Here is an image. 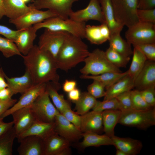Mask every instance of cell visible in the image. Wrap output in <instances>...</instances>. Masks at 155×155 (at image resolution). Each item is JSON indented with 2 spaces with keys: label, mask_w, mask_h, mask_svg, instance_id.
<instances>
[{
  "label": "cell",
  "mask_w": 155,
  "mask_h": 155,
  "mask_svg": "<svg viewBox=\"0 0 155 155\" xmlns=\"http://www.w3.org/2000/svg\"><path fill=\"white\" fill-rule=\"evenodd\" d=\"M37 120L46 123L55 122L59 113L50 99L46 90L31 105Z\"/></svg>",
  "instance_id": "cell-8"
},
{
  "label": "cell",
  "mask_w": 155,
  "mask_h": 155,
  "mask_svg": "<svg viewBox=\"0 0 155 155\" xmlns=\"http://www.w3.org/2000/svg\"><path fill=\"white\" fill-rule=\"evenodd\" d=\"M39 38L38 46L55 59L66 38L69 33L44 28Z\"/></svg>",
  "instance_id": "cell-9"
},
{
  "label": "cell",
  "mask_w": 155,
  "mask_h": 155,
  "mask_svg": "<svg viewBox=\"0 0 155 155\" xmlns=\"http://www.w3.org/2000/svg\"><path fill=\"white\" fill-rule=\"evenodd\" d=\"M131 93L133 109L145 110L153 108L151 106L146 102L142 96L139 91L136 89L131 90Z\"/></svg>",
  "instance_id": "cell-38"
},
{
  "label": "cell",
  "mask_w": 155,
  "mask_h": 155,
  "mask_svg": "<svg viewBox=\"0 0 155 155\" xmlns=\"http://www.w3.org/2000/svg\"><path fill=\"white\" fill-rule=\"evenodd\" d=\"M55 122L46 123L36 120L26 131L17 137L18 141L29 135L39 136L43 140L54 132Z\"/></svg>",
  "instance_id": "cell-21"
},
{
  "label": "cell",
  "mask_w": 155,
  "mask_h": 155,
  "mask_svg": "<svg viewBox=\"0 0 155 155\" xmlns=\"http://www.w3.org/2000/svg\"><path fill=\"white\" fill-rule=\"evenodd\" d=\"M61 114L68 121L80 129V115L73 111L71 108L66 109Z\"/></svg>",
  "instance_id": "cell-45"
},
{
  "label": "cell",
  "mask_w": 155,
  "mask_h": 155,
  "mask_svg": "<svg viewBox=\"0 0 155 155\" xmlns=\"http://www.w3.org/2000/svg\"><path fill=\"white\" fill-rule=\"evenodd\" d=\"M152 87H155V61L147 60L134 80V88L140 91Z\"/></svg>",
  "instance_id": "cell-18"
},
{
  "label": "cell",
  "mask_w": 155,
  "mask_h": 155,
  "mask_svg": "<svg viewBox=\"0 0 155 155\" xmlns=\"http://www.w3.org/2000/svg\"><path fill=\"white\" fill-rule=\"evenodd\" d=\"M19 30H13L3 25H0V35L4 36L14 42Z\"/></svg>",
  "instance_id": "cell-46"
},
{
  "label": "cell",
  "mask_w": 155,
  "mask_h": 155,
  "mask_svg": "<svg viewBox=\"0 0 155 155\" xmlns=\"http://www.w3.org/2000/svg\"><path fill=\"white\" fill-rule=\"evenodd\" d=\"M155 8V0H138L137 8L149 9Z\"/></svg>",
  "instance_id": "cell-47"
},
{
  "label": "cell",
  "mask_w": 155,
  "mask_h": 155,
  "mask_svg": "<svg viewBox=\"0 0 155 155\" xmlns=\"http://www.w3.org/2000/svg\"><path fill=\"white\" fill-rule=\"evenodd\" d=\"M127 74V70L123 73L108 72L96 75H82L80 78L98 81L104 85L106 89Z\"/></svg>",
  "instance_id": "cell-30"
},
{
  "label": "cell",
  "mask_w": 155,
  "mask_h": 155,
  "mask_svg": "<svg viewBox=\"0 0 155 155\" xmlns=\"http://www.w3.org/2000/svg\"><path fill=\"white\" fill-rule=\"evenodd\" d=\"M116 155H127L123 152L121 150L117 149L116 153Z\"/></svg>",
  "instance_id": "cell-56"
},
{
  "label": "cell",
  "mask_w": 155,
  "mask_h": 155,
  "mask_svg": "<svg viewBox=\"0 0 155 155\" xmlns=\"http://www.w3.org/2000/svg\"><path fill=\"white\" fill-rule=\"evenodd\" d=\"M131 91L123 92L115 97L120 104L121 111L133 109Z\"/></svg>",
  "instance_id": "cell-42"
},
{
  "label": "cell",
  "mask_w": 155,
  "mask_h": 155,
  "mask_svg": "<svg viewBox=\"0 0 155 155\" xmlns=\"http://www.w3.org/2000/svg\"><path fill=\"white\" fill-rule=\"evenodd\" d=\"M82 136L83 140L79 144L82 148L91 146L114 145L112 138L105 134L101 135L94 132H86L82 133Z\"/></svg>",
  "instance_id": "cell-27"
},
{
  "label": "cell",
  "mask_w": 155,
  "mask_h": 155,
  "mask_svg": "<svg viewBox=\"0 0 155 155\" xmlns=\"http://www.w3.org/2000/svg\"><path fill=\"white\" fill-rule=\"evenodd\" d=\"M43 140L44 155H67L71 153L70 142L55 132Z\"/></svg>",
  "instance_id": "cell-15"
},
{
  "label": "cell",
  "mask_w": 155,
  "mask_h": 155,
  "mask_svg": "<svg viewBox=\"0 0 155 155\" xmlns=\"http://www.w3.org/2000/svg\"><path fill=\"white\" fill-rule=\"evenodd\" d=\"M16 137L13 127L0 136V155L12 154L13 141Z\"/></svg>",
  "instance_id": "cell-34"
},
{
  "label": "cell",
  "mask_w": 155,
  "mask_h": 155,
  "mask_svg": "<svg viewBox=\"0 0 155 155\" xmlns=\"http://www.w3.org/2000/svg\"><path fill=\"white\" fill-rule=\"evenodd\" d=\"M54 132L70 142L78 140L82 137L80 129L59 113L55 117Z\"/></svg>",
  "instance_id": "cell-13"
},
{
  "label": "cell",
  "mask_w": 155,
  "mask_h": 155,
  "mask_svg": "<svg viewBox=\"0 0 155 155\" xmlns=\"http://www.w3.org/2000/svg\"><path fill=\"white\" fill-rule=\"evenodd\" d=\"M85 22H79L69 18L64 19L57 16L47 19L33 26L37 30L42 28L64 31L82 38H85Z\"/></svg>",
  "instance_id": "cell-4"
},
{
  "label": "cell",
  "mask_w": 155,
  "mask_h": 155,
  "mask_svg": "<svg viewBox=\"0 0 155 155\" xmlns=\"http://www.w3.org/2000/svg\"><path fill=\"white\" fill-rule=\"evenodd\" d=\"M76 82L73 80H66L63 83L62 88L64 92L68 93L76 88Z\"/></svg>",
  "instance_id": "cell-50"
},
{
  "label": "cell",
  "mask_w": 155,
  "mask_h": 155,
  "mask_svg": "<svg viewBox=\"0 0 155 155\" xmlns=\"http://www.w3.org/2000/svg\"><path fill=\"white\" fill-rule=\"evenodd\" d=\"M125 36L132 45L155 43V24L139 21L128 28Z\"/></svg>",
  "instance_id": "cell-7"
},
{
  "label": "cell",
  "mask_w": 155,
  "mask_h": 155,
  "mask_svg": "<svg viewBox=\"0 0 155 155\" xmlns=\"http://www.w3.org/2000/svg\"><path fill=\"white\" fill-rule=\"evenodd\" d=\"M13 95V92L8 87L0 90V102L10 99Z\"/></svg>",
  "instance_id": "cell-49"
},
{
  "label": "cell",
  "mask_w": 155,
  "mask_h": 155,
  "mask_svg": "<svg viewBox=\"0 0 155 155\" xmlns=\"http://www.w3.org/2000/svg\"><path fill=\"white\" fill-rule=\"evenodd\" d=\"M118 110L121 111L120 104L115 98L103 100L102 101H97L92 108V110L102 112L106 110Z\"/></svg>",
  "instance_id": "cell-39"
},
{
  "label": "cell",
  "mask_w": 155,
  "mask_h": 155,
  "mask_svg": "<svg viewBox=\"0 0 155 155\" xmlns=\"http://www.w3.org/2000/svg\"><path fill=\"white\" fill-rule=\"evenodd\" d=\"M6 80L8 87L14 94H23L35 85L30 74L26 71L24 74L18 77L9 78L5 74Z\"/></svg>",
  "instance_id": "cell-23"
},
{
  "label": "cell",
  "mask_w": 155,
  "mask_h": 155,
  "mask_svg": "<svg viewBox=\"0 0 155 155\" xmlns=\"http://www.w3.org/2000/svg\"><path fill=\"white\" fill-rule=\"evenodd\" d=\"M16 138L27 130L37 119L31 106L17 110L11 114Z\"/></svg>",
  "instance_id": "cell-16"
},
{
  "label": "cell",
  "mask_w": 155,
  "mask_h": 155,
  "mask_svg": "<svg viewBox=\"0 0 155 155\" xmlns=\"http://www.w3.org/2000/svg\"><path fill=\"white\" fill-rule=\"evenodd\" d=\"M80 115V129L82 133H98L103 131L102 112L92 110Z\"/></svg>",
  "instance_id": "cell-19"
},
{
  "label": "cell",
  "mask_w": 155,
  "mask_h": 155,
  "mask_svg": "<svg viewBox=\"0 0 155 155\" xmlns=\"http://www.w3.org/2000/svg\"><path fill=\"white\" fill-rule=\"evenodd\" d=\"M116 19L128 28L139 21L137 15L138 0H111Z\"/></svg>",
  "instance_id": "cell-6"
},
{
  "label": "cell",
  "mask_w": 155,
  "mask_h": 155,
  "mask_svg": "<svg viewBox=\"0 0 155 155\" xmlns=\"http://www.w3.org/2000/svg\"><path fill=\"white\" fill-rule=\"evenodd\" d=\"M3 119L0 118V136L12 128L13 125V121L5 123L3 121Z\"/></svg>",
  "instance_id": "cell-51"
},
{
  "label": "cell",
  "mask_w": 155,
  "mask_h": 155,
  "mask_svg": "<svg viewBox=\"0 0 155 155\" xmlns=\"http://www.w3.org/2000/svg\"><path fill=\"white\" fill-rule=\"evenodd\" d=\"M133 56L128 74L134 80L144 67L147 60L145 56L138 49L134 48Z\"/></svg>",
  "instance_id": "cell-33"
},
{
  "label": "cell",
  "mask_w": 155,
  "mask_h": 155,
  "mask_svg": "<svg viewBox=\"0 0 155 155\" xmlns=\"http://www.w3.org/2000/svg\"><path fill=\"white\" fill-rule=\"evenodd\" d=\"M137 15L140 21L155 24V8L149 9H137Z\"/></svg>",
  "instance_id": "cell-43"
},
{
  "label": "cell",
  "mask_w": 155,
  "mask_h": 155,
  "mask_svg": "<svg viewBox=\"0 0 155 155\" xmlns=\"http://www.w3.org/2000/svg\"><path fill=\"white\" fill-rule=\"evenodd\" d=\"M121 111L118 110H106L102 112L103 131L112 138L115 135L114 129L118 122Z\"/></svg>",
  "instance_id": "cell-29"
},
{
  "label": "cell",
  "mask_w": 155,
  "mask_h": 155,
  "mask_svg": "<svg viewBox=\"0 0 155 155\" xmlns=\"http://www.w3.org/2000/svg\"><path fill=\"white\" fill-rule=\"evenodd\" d=\"M146 102L152 107H155V87H152L140 91Z\"/></svg>",
  "instance_id": "cell-44"
},
{
  "label": "cell",
  "mask_w": 155,
  "mask_h": 155,
  "mask_svg": "<svg viewBox=\"0 0 155 155\" xmlns=\"http://www.w3.org/2000/svg\"><path fill=\"white\" fill-rule=\"evenodd\" d=\"M30 7L31 8L29 11L20 17L15 19L9 20V22L14 25L17 30L24 29L49 18L57 16L50 10L43 11Z\"/></svg>",
  "instance_id": "cell-11"
},
{
  "label": "cell",
  "mask_w": 155,
  "mask_h": 155,
  "mask_svg": "<svg viewBox=\"0 0 155 155\" xmlns=\"http://www.w3.org/2000/svg\"><path fill=\"white\" fill-rule=\"evenodd\" d=\"M133 47L140 51L147 60L155 61V43H146L133 45Z\"/></svg>",
  "instance_id": "cell-40"
},
{
  "label": "cell",
  "mask_w": 155,
  "mask_h": 155,
  "mask_svg": "<svg viewBox=\"0 0 155 155\" xmlns=\"http://www.w3.org/2000/svg\"><path fill=\"white\" fill-rule=\"evenodd\" d=\"M104 52L108 61L119 68L126 67L130 59V57L121 54L110 47Z\"/></svg>",
  "instance_id": "cell-36"
},
{
  "label": "cell",
  "mask_w": 155,
  "mask_h": 155,
  "mask_svg": "<svg viewBox=\"0 0 155 155\" xmlns=\"http://www.w3.org/2000/svg\"><path fill=\"white\" fill-rule=\"evenodd\" d=\"M97 100L88 92L81 93L79 99L74 103L76 113L82 115L89 111L95 105Z\"/></svg>",
  "instance_id": "cell-32"
},
{
  "label": "cell",
  "mask_w": 155,
  "mask_h": 155,
  "mask_svg": "<svg viewBox=\"0 0 155 155\" xmlns=\"http://www.w3.org/2000/svg\"><path fill=\"white\" fill-rule=\"evenodd\" d=\"M90 53L81 38L69 33L56 58L58 69L68 71L84 62Z\"/></svg>",
  "instance_id": "cell-2"
},
{
  "label": "cell",
  "mask_w": 155,
  "mask_h": 155,
  "mask_svg": "<svg viewBox=\"0 0 155 155\" xmlns=\"http://www.w3.org/2000/svg\"><path fill=\"white\" fill-rule=\"evenodd\" d=\"M104 85L96 80H93V82L87 87L88 92L96 99L104 97L106 91Z\"/></svg>",
  "instance_id": "cell-41"
},
{
  "label": "cell",
  "mask_w": 155,
  "mask_h": 155,
  "mask_svg": "<svg viewBox=\"0 0 155 155\" xmlns=\"http://www.w3.org/2000/svg\"><path fill=\"white\" fill-rule=\"evenodd\" d=\"M79 0H32L29 6L38 9H46L57 17L67 19L73 11V4Z\"/></svg>",
  "instance_id": "cell-10"
},
{
  "label": "cell",
  "mask_w": 155,
  "mask_h": 155,
  "mask_svg": "<svg viewBox=\"0 0 155 155\" xmlns=\"http://www.w3.org/2000/svg\"><path fill=\"white\" fill-rule=\"evenodd\" d=\"M84 62L85 65L80 70L82 75H96L108 72H122L108 61L104 51L98 49L90 52Z\"/></svg>",
  "instance_id": "cell-3"
},
{
  "label": "cell",
  "mask_w": 155,
  "mask_h": 155,
  "mask_svg": "<svg viewBox=\"0 0 155 155\" xmlns=\"http://www.w3.org/2000/svg\"><path fill=\"white\" fill-rule=\"evenodd\" d=\"M111 138L116 149L121 150L127 155L138 154L143 148L142 143L138 140L115 135Z\"/></svg>",
  "instance_id": "cell-22"
},
{
  "label": "cell",
  "mask_w": 155,
  "mask_h": 155,
  "mask_svg": "<svg viewBox=\"0 0 155 155\" xmlns=\"http://www.w3.org/2000/svg\"><path fill=\"white\" fill-rule=\"evenodd\" d=\"M61 88L59 83L49 82L46 83V90L53 102L54 105L60 113L67 108H71L70 104L58 91Z\"/></svg>",
  "instance_id": "cell-28"
},
{
  "label": "cell",
  "mask_w": 155,
  "mask_h": 155,
  "mask_svg": "<svg viewBox=\"0 0 155 155\" xmlns=\"http://www.w3.org/2000/svg\"><path fill=\"white\" fill-rule=\"evenodd\" d=\"M3 6L5 16L9 20L20 17L31 8L22 0H3Z\"/></svg>",
  "instance_id": "cell-26"
},
{
  "label": "cell",
  "mask_w": 155,
  "mask_h": 155,
  "mask_svg": "<svg viewBox=\"0 0 155 155\" xmlns=\"http://www.w3.org/2000/svg\"><path fill=\"white\" fill-rule=\"evenodd\" d=\"M118 123L142 129H147L155 125V108L145 110L121 111Z\"/></svg>",
  "instance_id": "cell-5"
},
{
  "label": "cell",
  "mask_w": 155,
  "mask_h": 155,
  "mask_svg": "<svg viewBox=\"0 0 155 155\" xmlns=\"http://www.w3.org/2000/svg\"><path fill=\"white\" fill-rule=\"evenodd\" d=\"M25 3H26L29 2L30 1H31L32 0H22Z\"/></svg>",
  "instance_id": "cell-57"
},
{
  "label": "cell",
  "mask_w": 155,
  "mask_h": 155,
  "mask_svg": "<svg viewBox=\"0 0 155 155\" xmlns=\"http://www.w3.org/2000/svg\"><path fill=\"white\" fill-rule=\"evenodd\" d=\"M17 149L20 155H44L43 139L36 135L25 137L18 141Z\"/></svg>",
  "instance_id": "cell-17"
},
{
  "label": "cell",
  "mask_w": 155,
  "mask_h": 155,
  "mask_svg": "<svg viewBox=\"0 0 155 155\" xmlns=\"http://www.w3.org/2000/svg\"><path fill=\"white\" fill-rule=\"evenodd\" d=\"M100 26L102 35L107 40H108L110 38L111 34L108 26L105 23L101 24Z\"/></svg>",
  "instance_id": "cell-53"
},
{
  "label": "cell",
  "mask_w": 155,
  "mask_h": 155,
  "mask_svg": "<svg viewBox=\"0 0 155 155\" xmlns=\"http://www.w3.org/2000/svg\"><path fill=\"white\" fill-rule=\"evenodd\" d=\"M5 75L2 69L0 67V90L8 87L5 77Z\"/></svg>",
  "instance_id": "cell-54"
},
{
  "label": "cell",
  "mask_w": 155,
  "mask_h": 155,
  "mask_svg": "<svg viewBox=\"0 0 155 155\" xmlns=\"http://www.w3.org/2000/svg\"><path fill=\"white\" fill-rule=\"evenodd\" d=\"M85 38L91 43L97 45L101 44L107 41L101 34L100 25H86Z\"/></svg>",
  "instance_id": "cell-35"
},
{
  "label": "cell",
  "mask_w": 155,
  "mask_h": 155,
  "mask_svg": "<svg viewBox=\"0 0 155 155\" xmlns=\"http://www.w3.org/2000/svg\"><path fill=\"white\" fill-rule=\"evenodd\" d=\"M134 88V80L128 74L106 89L103 100L115 98L124 92Z\"/></svg>",
  "instance_id": "cell-25"
},
{
  "label": "cell",
  "mask_w": 155,
  "mask_h": 155,
  "mask_svg": "<svg viewBox=\"0 0 155 155\" xmlns=\"http://www.w3.org/2000/svg\"><path fill=\"white\" fill-rule=\"evenodd\" d=\"M26 71L35 84L49 82L59 83V76L55 58L49 52L34 45L28 53L22 55Z\"/></svg>",
  "instance_id": "cell-1"
},
{
  "label": "cell",
  "mask_w": 155,
  "mask_h": 155,
  "mask_svg": "<svg viewBox=\"0 0 155 155\" xmlns=\"http://www.w3.org/2000/svg\"><path fill=\"white\" fill-rule=\"evenodd\" d=\"M105 21L111 35L120 33L124 27L116 20L111 0H99Z\"/></svg>",
  "instance_id": "cell-24"
},
{
  "label": "cell",
  "mask_w": 155,
  "mask_h": 155,
  "mask_svg": "<svg viewBox=\"0 0 155 155\" xmlns=\"http://www.w3.org/2000/svg\"><path fill=\"white\" fill-rule=\"evenodd\" d=\"M67 93L69 99L74 103L79 99L81 93L80 90L76 88Z\"/></svg>",
  "instance_id": "cell-52"
},
{
  "label": "cell",
  "mask_w": 155,
  "mask_h": 155,
  "mask_svg": "<svg viewBox=\"0 0 155 155\" xmlns=\"http://www.w3.org/2000/svg\"><path fill=\"white\" fill-rule=\"evenodd\" d=\"M69 18L79 22H85L89 20H95L101 24L105 23L99 0H90L86 7L75 11H73Z\"/></svg>",
  "instance_id": "cell-12"
},
{
  "label": "cell",
  "mask_w": 155,
  "mask_h": 155,
  "mask_svg": "<svg viewBox=\"0 0 155 155\" xmlns=\"http://www.w3.org/2000/svg\"><path fill=\"white\" fill-rule=\"evenodd\" d=\"M37 31L33 26L19 30L14 42L20 52L23 55H26L33 46Z\"/></svg>",
  "instance_id": "cell-20"
},
{
  "label": "cell",
  "mask_w": 155,
  "mask_h": 155,
  "mask_svg": "<svg viewBox=\"0 0 155 155\" xmlns=\"http://www.w3.org/2000/svg\"><path fill=\"white\" fill-rule=\"evenodd\" d=\"M46 83L35 84L22 94L18 101L7 110L1 118L3 119L20 108L31 106L46 90Z\"/></svg>",
  "instance_id": "cell-14"
},
{
  "label": "cell",
  "mask_w": 155,
  "mask_h": 155,
  "mask_svg": "<svg viewBox=\"0 0 155 155\" xmlns=\"http://www.w3.org/2000/svg\"><path fill=\"white\" fill-rule=\"evenodd\" d=\"M0 51L5 57L15 55L22 56L15 44L10 40L0 36Z\"/></svg>",
  "instance_id": "cell-37"
},
{
  "label": "cell",
  "mask_w": 155,
  "mask_h": 155,
  "mask_svg": "<svg viewBox=\"0 0 155 155\" xmlns=\"http://www.w3.org/2000/svg\"><path fill=\"white\" fill-rule=\"evenodd\" d=\"M17 101V100L11 98L8 100L0 102V118L4 113L13 106Z\"/></svg>",
  "instance_id": "cell-48"
},
{
  "label": "cell",
  "mask_w": 155,
  "mask_h": 155,
  "mask_svg": "<svg viewBox=\"0 0 155 155\" xmlns=\"http://www.w3.org/2000/svg\"><path fill=\"white\" fill-rule=\"evenodd\" d=\"M5 16L3 6V0H0V20Z\"/></svg>",
  "instance_id": "cell-55"
},
{
  "label": "cell",
  "mask_w": 155,
  "mask_h": 155,
  "mask_svg": "<svg viewBox=\"0 0 155 155\" xmlns=\"http://www.w3.org/2000/svg\"><path fill=\"white\" fill-rule=\"evenodd\" d=\"M108 40L109 47L116 51L128 57L133 54L131 44L121 37L120 33L111 35Z\"/></svg>",
  "instance_id": "cell-31"
}]
</instances>
